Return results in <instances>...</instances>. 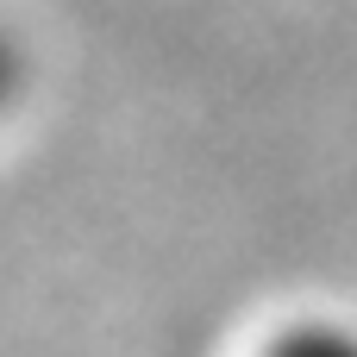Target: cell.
Listing matches in <instances>:
<instances>
[{"label": "cell", "mask_w": 357, "mask_h": 357, "mask_svg": "<svg viewBox=\"0 0 357 357\" xmlns=\"http://www.w3.org/2000/svg\"><path fill=\"white\" fill-rule=\"evenodd\" d=\"M13 88H19V44L0 31V113H6V100H13Z\"/></svg>", "instance_id": "7a4b0ae2"}, {"label": "cell", "mask_w": 357, "mask_h": 357, "mask_svg": "<svg viewBox=\"0 0 357 357\" xmlns=\"http://www.w3.org/2000/svg\"><path fill=\"white\" fill-rule=\"evenodd\" d=\"M264 357H357V326L345 320H289Z\"/></svg>", "instance_id": "6da1fadb"}]
</instances>
